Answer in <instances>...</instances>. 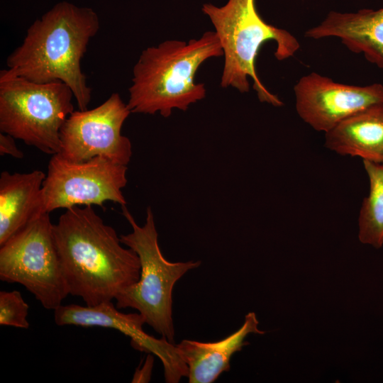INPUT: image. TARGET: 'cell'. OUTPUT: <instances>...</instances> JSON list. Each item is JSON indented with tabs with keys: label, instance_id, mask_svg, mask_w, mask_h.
Returning <instances> with one entry per match:
<instances>
[{
	"label": "cell",
	"instance_id": "13",
	"mask_svg": "<svg viewBox=\"0 0 383 383\" xmlns=\"http://www.w3.org/2000/svg\"><path fill=\"white\" fill-rule=\"evenodd\" d=\"M254 312L245 316L243 326L235 332L216 342L204 343L183 340L177 344L179 354L188 367L189 383H211L223 372L229 371L234 353L249 344L250 333L263 335Z\"/></svg>",
	"mask_w": 383,
	"mask_h": 383
},
{
	"label": "cell",
	"instance_id": "4",
	"mask_svg": "<svg viewBox=\"0 0 383 383\" xmlns=\"http://www.w3.org/2000/svg\"><path fill=\"white\" fill-rule=\"evenodd\" d=\"M202 11L209 17L225 56L221 86H231L245 93L250 90V77L261 102L283 106L278 96L268 91L259 79L256 57L262 44L273 40L277 45L276 59L289 58L300 48L298 40L289 31L266 23L257 13L255 0H228L220 7L205 4Z\"/></svg>",
	"mask_w": 383,
	"mask_h": 383
},
{
	"label": "cell",
	"instance_id": "10",
	"mask_svg": "<svg viewBox=\"0 0 383 383\" xmlns=\"http://www.w3.org/2000/svg\"><path fill=\"white\" fill-rule=\"evenodd\" d=\"M299 117L314 130L325 133L341 121L376 104L383 102V84H342L313 72L294 87Z\"/></svg>",
	"mask_w": 383,
	"mask_h": 383
},
{
	"label": "cell",
	"instance_id": "6",
	"mask_svg": "<svg viewBox=\"0 0 383 383\" xmlns=\"http://www.w3.org/2000/svg\"><path fill=\"white\" fill-rule=\"evenodd\" d=\"M73 97L61 81L37 83L0 73L1 133L45 154H57L60 130L74 111Z\"/></svg>",
	"mask_w": 383,
	"mask_h": 383
},
{
	"label": "cell",
	"instance_id": "15",
	"mask_svg": "<svg viewBox=\"0 0 383 383\" xmlns=\"http://www.w3.org/2000/svg\"><path fill=\"white\" fill-rule=\"evenodd\" d=\"M325 146L340 155L383 164V102L355 113L326 132Z\"/></svg>",
	"mask_w": 383,
	"mask_h": 383
},
{
	"label": "cell",
	"instance_id": "18",
	"mask_svg": "<svg viewBox=\"0 0 383 383\" xmlns=\"http://www.w3.org/2000/svg\"><path fill=\"white\" fill-rule=\"evenodd\" d=\"M0 155H9L18 159L23 157V153L18 148L15 138L3 133H0Z\"/></svg>",
	"mask_w": 383,
	"mask_h": 383
},
{
	"label": "cell",
	"instance_id": "7",
	"mask_svg": "<svg viewBox=\"0 0 383 383\" xmlns=\"http://www.w3.org/2000/svg\"><path fill=\"white\" fill-rule=\"evenodd\" d=\"M0 247L1 281L23 285L46 309L62 305L70 293L50 213L32 220Z\"/></svg>",
	"mask_w": 383,
	"mask_h": 383
},
{
	"label": "cell",
	"instance_id": "2",
	"mask_svg": "<svg viewBox=\"0 0 383 383\" xmlns=\"http://www.w3.org/2000/svg\"><path fill=\"white\" fill-rule=\"evenodd\" d=\"M100 27L93 9L57 3L28 28L22 43L6 58L10 77L37 83L61 81L73 92L79 110L88 109L91 89L81 61Z\"/></svg>",
	"mask_w": 383,
	"mask_h": 383
},
{
	"label": "cell",
	"instance_id": "9",
	"mask_svg": "<svg viewBox=\"0 0 383 383\" xmlns=\"http://www.w3.org/2000/svg\"><path fill=\"white\" fill-rule=\"evenodd\" d=\"M131 113L118 93L94 109L74 111L60 130L61 148L57 154L72 162L101 156L127 166L132 145L121 129Z\"/></svg>",
	"mask_w": 383,
	"mask_h": 383
},
{
	"label": "cell",
	"instance_id": "17",
	"mask_svg": "<svg viewBox=\"0 0 383 383\" xmlns=\"http://www.w3.org/2000/svg\"><path fill=\"white\" fill-rule=\"evenodd\" d=\"M28 305L16 290L0 292V325L28 328Z\"/></svg>",
	"mask_w": 383,
	"mask_h": 383
},
{
	"label": "cell",
	"instance_id": "12",
	"mask_svg": "<svg viewBox=\"0 0 383 383\" xmlns=\"http://www.w3.org/2000/svg\"><path fill=\"white\" fill-rule=\"evenodd\" d=\"M305 36L315 40L339 38L349 50L363 54L383 70V8L354 13L331 11L321 23L307 30Z\"/></svg>",
	"mask_w": 383,
	"mask_h": 383
},
{
	"label": "cell",
	"instance_id": "1",
	"mask_svg": "<svg viewBox=\"0 0 383 383\" xmlns=\"http://www.w3.org/2000/svg\"><path fill=\"white\" fill-rule=\"evenodd\" d=\"M53 236L70 294L88 306L115 299L140 276L137 253L121 245L116 231L91 206L66 209Z\"/></svg>",
	"mask_w": 383,
	"mask_h": 383
},
{
	"label": "cell",
	"instance_id": "3",
	"mask_svg": "<svg viewBox=\"0 0 383 383\" xmlns=\"http://www.w3.org/2000/svg\"><path fill=\"white\" fill-rule=\"evenodd\" d=\"M223 55L215 31L188 42L170 40L145 49L133 69L127 104L131 113L170 116L173 109L187 111L206 96L204 84L195 83L201 65Z\"/></svg>",
	"mask_w": 383,
	"mask_h": 383
},
{
	"label": "cell",
	"instance_id": "19",
	"mask_svg": "<svg viewBox=\"0 0 383 383\" xmlns=\"http://www.w3.org/2000/svg\"><path fill=\"white\" fill-rule=\"evenodd\" d=\"M153 365V357L152 355L148 356L145 364L140 369L137 370L132 382H147L150 379L151 372Z\"/></svg>",
	"mask_w": 383,
	"mask_h": 383
},
{
	"label": "cell",
	"instance_id": "14",
	"mask_svg": "<svg viewBox=\"0 0 383 383\" xmlns=\"http://www.w3.org/2000/svg\"><path fill=\"white\" fill-rule=\"evenodd\" d=\"M46 174L40 170L0 175V246L29 222L44 213L42 188Z\"/></svg>",
	"mask_w": 383,
	"mask_h": 383
},
{
	"label": "cell",
	"instance_id": "11",
	"mask_svg": "<svg viewBox=\"0 0 383 383\" xmlns=\"http://www.w3.org/2000/svg\"><path fill=\"white\" fill-rule=\"evenodd\" d=\"M54 319L58 326H100L119 331L131 338L133 348L153 353L160 358L167 382H178L182 377L188 376L187 365L180 357L175 344L165 338L157 339L147 334L143 330L145 321L141 314L120 312L112 301L94 306L60 305L54 310Z\"/></svg>",
	"mask_w": 383,
	"mask_h": 383
},
{
	"label": "cell",
	"instance_id": "8",
	"mask_svg": "<svg viewBox=\"0 0 383 383\" xmlns=\"http://www.w3.org/2000/svg\"><path fill=\"white\" fill-rule=\"evenodd\" d=\"M127 170L101 156L72 162L53 155L42 188L43 212L80 205L104 207L107 201L126 205L122 189L128 182Z\"/></svg>",
	"mask_w": 383,
	"mask_h": 383
},
{
	"label": "cell",
	"instance_id": "5",
	"mask_svg": "<svg viewBox=\"0 0 383 383\" xmlns=\"http://www.w3.org/2000/svg\"><path fill=\"white\" fill-rule=\"evenodd\" d=\"M122 214L132 232L121 235L123 244L133 250L140 262L139 280L120 291L116 296L117 309L132 308L143 317L145 323L174 344L172 321V291L175 283L189 270L197 268L201 261L172 262L167 260L159 247L158 233L150 207L145 222L139 226L126 207Z\"/></svg>",
	"mask_w": 383,
	"mask_h": 383
},
{
	"label": "cell",
	"instance_id": "16",
	"mask_svg": "<svg viewBox=\"0 0 383 383\" xmlns=\"http://www.w3.org/2000/svg\"><path fill=\"white\" fill-rule=\"evenodd\" d=\"M370 182L358 218L360 241L375 248L383 246V164L362 160Z\"/></svg>",
	"mask_w": 383,
	"mask_h": 383
}]
</instances>
